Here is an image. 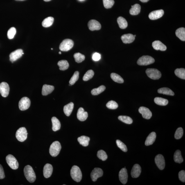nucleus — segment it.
<instances>
[{"mask_svg": "<svg viewBox=\"0 0 185 185\" xmlns=\"http://www.w3.org/2000/svg\"><path fill=\"white\" fill-rule=\"evenodd\" d=\"M104 7L106 8H110L114 5L115 1L114 0H103Z\"/></svg>", "mask_w": 185, "mask_h": 185, "instance_id": "45", "label": "nucleus"}, {"mask_svg": "<svg viewBox=\"0 0 185 185\" xmlns=\"http://www.w3.org/2000/svg\"><path fill=\"white\" fill-rule=\"evenodd\" d=\"M61 70L64 71L67 70L69 67V65L68 61L66 60H62L57 64Z\"/></svg>", "mask_w": 185, "mask_h": 185, "instance_id": "32", "label": "nucleus"}, {"mask_svg": "<svg viewBox=\"0 0 185 185\" xmlns=\"http://www.w3.org/2000/svg\"><path fill=\"white\" fill-rule=\"evenodd\" d=\"M156 138V134L155 132H152L149 135L145 142V145L149 146L153 144L155 142Z\"/></svg>", "mask_w": 185, "mask_h": 185, "instance_id": "23", "label": "nucleus"}, {"mask_svg": "<svg viewBox=\"0 0 185 185\" xmlns=\"http://www.w3.org/2000/svg\"><path fill=\"white\" fill-rule=\"evenodd\" d=\"M134 37H136V35H134Z\"/></svg>", "mask_w": 185, "mask_h": 185, "instance_id": "55", "label": "nucleus"}, {"mask_svg": "<svg viewBox=\"0 0 185 185\" xmlns=\"http://www.w3.org/2000/svg\"><path fill=\"white\" fill-rule=\"evenodd\" d=\"M44 1H51V0H44Z\"/></svg>", "mask_w": 185, "mask_h": 185, "instance_id": "53", "label": "nucleus"}, {"mask_svg": "<svg viewBox=\"0 0 185 185\" xmlns=\"http://www.w3.org/2000/svg\"><path fill=\"white\" fill-rule=\"evenodd\" d=\"M94 73L93 70H90L87 71L83 77V81H87L91 79L94 76Z\"/></svg>", "mask_w": 185, "mask_h": 185, "instance_id": "40", "label": "nucleus"}, {"mask_svg": "<svg viewBox=\"0 0 185 185\" xmlns=\"http://www.w3.org/2000/svg\"><path fill=\"white\" fill-rule=\"evenodd\" d=\"M59 54H62V53H61V52H59Z\"/></svg>", "mask_w": 185, "mask_h": 185, "instance_id": "54", "label": "nucleus"}, {"mask_svg": "<svg viewBox=\"0 0 185 185\" xmlns=\"http://www.w3.org/2000/svg\"><path fill=\"white\" fill-rule=\"evenodd\" d=\"M152 46L154 49L161 51H165L167 49V47L159 41H155L152 43Z\"/></svg>", "mask_w": 185, "mask_h": 185, "instance_id": "22", "label": "nucleus"}, {"mask_svg": "<svg viewBox=\"0 0 185 185\" xmlns=\"http://www.w3.org/2000/svg\"><path fill=\"white\" fill-rule=\"evenodd\" d=\"M158 92L160 94L174 96L175 94L171 89L167 87H163L158 89Z\"/></svg>", "mask_w": 185, "mask_h": 185, "instance_id": "30", "label": "nucleus"}, {"mask_svg": "<svg viewBox=\"0 0 185 185\" xmlns=\"http://www.w3.org/2000/svg\"><path fill=\"white\" fill-rule=\"evenodd\" d=\"M110 77L114 81L119 83H123L124 82V80L123 78L119 75L116 73H111Z\"/></svg>", "mask_w": 185, "mask_h": 185, "instance_id": "37", "label": "nucleus"}, {"mask_svg": "<svg viewBox=\"0 0 185 185\" xmlns=\"http://www.w3.org/2000/svg\"><path fill=\"white\" fill-rule=\"evenodd\" d=\"M118 118L120 121L127 124H131L133 123V120L132 119L128 116H120L118 117Z\"/></svg>", "mask_w": 185, "mask_h": 185, "instance_id": "39", "label": "nucleus"}, {"mask_svg": "<svg viewBox=\"0 0 185 185\" xmlns=\"http://www.w3.org/2000/svg\"><path fill=\"white\" fill-rule=\"evenodd\" d=\"M184 134V130L182 127H180L177 129L176 131L175 134V138L176 139L178 140L181 139Z\"/></svg>", "mask_w": 185, "mask_h": 185, "instance_id": "44", "label": "nucleus"}, {"mask_svg": "<svg viewBox=\"0 0 185 185\" xmlns=\"http://www.w3.org/2000/svg\"><path fill=\"white\" fill-rule=\"evenodd\" d=\"M155 162L156 165L159 169H164L165 166V160L164 157L161 154H159L156 156Z\"/></svg>", "mask_w": 185, "mask_h": 185, "instance_id": "10", "label": "nucleus"}, {"mask_svg": "<svg viewBox=\"0 0 185 185\" xmlns=\"http://www.w3.org/2000/svg\"><path fill=\"white\" fill-rule=\"evenodd\" d=\"M16 33V28L12 27L9 30L7 33V36L9 39H13Z\"/></svg>", "mask_w": 185, "mask_h": 185, "instance_id": "48", "label": "nucleus"}, {"mask_svg": "<svg viewBox=\"0 0 185 185\" xmlns=\"http://www.w3.org/2000/svg\"><path fill=\"white\" fill-rule=\"evenodd\" d=\"M28 133L24 127H21L18 129L16 133V138L20 142H23L27 138Z\"/></svg>", "mask_w": 185, "mask_h": 185, "instance_id": "7", "label": "nucleus"}, {"mask_svg": "<svg viewBox=\"0 0 185 185\" xmlns=\"http://www.w3.org/2000/svg\"><path fill=\"white\" fill-rule=\"evenodd\" d=\"M97 156L100 159L103 161H105L107 159L108 156L106 152L103 150H100L98 151Z\"/></svg>", "mask_w": 185, "mask_h": 185, "instance_id": "42", "label": "nucleus"}, {"mask_svg": "<svg viewBox=\"0 0 185 185\" xmlns=\"http://www.w3.org/2000/svg\"><path fill=\"white\" fill-rule=\"evenodd\" d=\"M88 115L87 112L84 111L83 108L80 107L79 109L77 114V118L80 121H83L87 120Z\"/></svg>", "mask_w": 185, "mask_h": 185, "instance_id": "18", "label": "nucleus"}, {"mask_svg": "<svg viewBox=\"0 0 185 185\" xmlns=\"http://www.w3.org/2000/svg\"><path fill=\"white\" fill-rule=\"evenodd\" d=\"M53 171V167L51 164L47 163L45 165L43 168V175L46 178L51 176Z\"/></svg>", "mask_w": 185, "mask_h": 185, "instance_id": "20", "label": "nucleus"}, {"mask_svg": "<svg viewBox=\"0 0 185 185\" xmlns=\"http://www.w3.org/2000/svg\"><path fill=\"white\" fill-rule=\"evenodd\" d=\"M174 160L176 163H180L184 161L181 152L180 150H177L175 152L174 155Z\"/></svg>", "mask_w": 185, "mask_h": 185, "instance_id": "33", "label": "nucleus"}, {"mask_svg": "<svg viewBox=\"0 0 185 185\" xmlns=\"http://www.w3.org/2000/svg\"><path fill=\"white\" fill-rule=\"evenodd\" d=\"M62 148L60 142L58 141L54 142L50 146L49 152L50 155L54 157L58 156Z\"/></svg>", "mask_w": 185, "mask_h": 185, "instance_id": "3", "label": "nucleus"}, {"mask_svg": "<svg viewBox=\"0 0 185 185\" xmlns=\"http://www.w3.org/2000/svg\"><path fill=\"white\" fill-rule=\"evenodd\" d=\"M154 102L158 105L162 106L168 105V101L167 100L159 97H156L154 99Z\"/></svg>", "mask_w": 185, "mask_h": 185, "instance_id": "34", "label": "nucleus"}, {"mask_svg": "<svg viewBox=\"0 0 185 185\" xmlns=\"http://www.w3.org/2000/svg\"><path fill=\"white\" fill-rule=\"evenodd\" d=\"M140 1L142 2L143 3H146L147 2H148L150 0H140Z\"/></svg>", "mask_w": 185, "mask_h": 185, "instance_id": "52", "label": "nucleus"}, {"mask_svg": "<svg viewBox=\"0 0 185 185\" xmlns=\"http://www.w3.org/2000/svg\"><path fill=\"white\" fill-rule=\"evenodd\" d=\"M103 175V171L101 168H96L92 170L91 174L92 180L95 182L99 178L102 177Z\"/></svg>", "mask_w": 185, "mask_h": 185, "instance_id": "12", "label": "nucleus"}, {"mask_svg": "<svg viewBox=\"0 0 185 185\" xmlns=\"http://www.w3.org/2000/svg\"><path fill=\"white\" fill-rule=\"evenodd\" d=\"M175 73L179 78L185 79V69L184 68H178L176 69Z\"/></svg>", "mask_w": 185, "mask_h": 185, "instance_id": "36", "label": "nucleus"}, {"mask_svg": "<svg viewBox=\"0 0 185 185\" xmlns=\"http://www.w3.org/2000/svg\"><path fill=\"white\" fill-rule=\"evenodd\" d=\"M73 56H74L75 62L78 63L83 62L85 59V56L79 53H75Z\"/></svg>", "mask_w": 185, "mask_h": 185, "instance_id": "41", "label": "nucleus"}, {"mask_svg": "<svg viewBox=\"0 0 185 185\" xmlns=\"http://www.w3.org/2000/svg\"><path fill=\"white\" fill-rule=\"evenodd\" d=\"M52 130L54 131L60 130L61 127V124L59 120L55 117L52 118Z\"/></svg>", "mask_w": 185, "mask_h": 185, "instance_id": "25", "label": "nucleus"}, {"mask_svg": "<svg viewBox=\"0 0 185 185\" xmlns=\"http://www.w3.org/2000/svg\"><path fill=\"white\" fill-rule=\"evenodd\" d=\"M70 175L72 179L77 182H80L82 178L81 170L78 166H73L70 171Z\"/></svg>", "mask_w": 185, "mask_h": 185, "instance_id": "2", "label": "nucleus"}, {"mask_svg": "<svg viewBox=\"0 0 185 185\" xmlns=\"http://www.w3.org/2000/svg\"><path fill=\"white\" fill-rule=\"evenodd\" d=\"M6 161L9 166L13 170L17 169L19 167V163L15 157L12 155H8L6 157Z\"/></svg>", "mask_w": 185, "mask_h": 185, "instance_id": "8", "label": "nucleus"}, {"mask_svg": "<svg viewBox=\"0 0 185 185\" xmlns=\"http://www.w3.org/2000/svg\"><path fill=\"white\" fill-rule=\"evenodd\" d=\"M179 178L180 180L183 182H185V172L184 170H181L179 173Z\"/></svg>", "mask_w": 185, "mask_h": 185, "instance_id": "49", "label": "nucleus"}, {"mask_svg": "<svg viewBox=\"0 0 185 185\" xmlns=\"http://www.w3.org/2000/svg\"><path fill=\"white\" fill-rule=\"evenodd\" d=\"M119 180L123 184H126L128 179L127 170L125 168H122L119 172Z\"/></svg>", "mask_w": 185, "mask_h": 185, "instance_id": "16", "label": "nucleus"}, {"mask_svg": "<svg viewBox=\"0 0 185 185\" xmlns=\"http://www.w3.org/2000/svg\"><path fill=\"white\" fill-rule=\"evenodd\" d=\"M30 105V99L27 97H23L19 102V109L22 111L26 110L29 108Z\"/></svg>", "mask_w": 185, "mask_h": 185, "instance_id": "9", "label": "nucleus"}, {"mask_svg": "<svg viewBox=\"0 0 185 185\" xmlns=\"http://www.w3.org/2000/svg\"><path fill=\"white\" fill-rule=\"evenodd\" d=\"M155 59L149 56H143L137 61V64L140 66H147L154 63Z\"/></svg>", "mask_w": 185, "mask_h": 185, "instance_id": "5", "label": "nucleus"}, {"mask_svg": "<svg viewBox=\"0 0 185 185\" xmlns=\"http://www.w3.org/2000/svg\"><path fill=\"white\" fill-rule=\"evenodd\" d=\"M106 89L105 86L102 85L97 88L93 89L91 91V94L93 96H97L102 93Z\"/></svg>", "mask_w": 185, "mask_h": 185, "instance_id": "38", "label": "nucleus"}, {"mask_svg": "<svg viewBox=\"0 0 185 185\" xmlns=\"http://www.w3.org/2000/svg\"><path fill=\"white\" fill-rule=\"evenodd\" d=\"M23 54H24V53H23L22 49H18L16 50L10 54V60L11 62L13 63L18 59L21 58Z\"/></svg>", "mask_w": 185, "mask_h": 185, "instance_id": "13", "label": "nucleus"}, {"mask_svg": "<svg viewBox=\"0 0 185 185\" xmlns=\"http://www.w3.org/2000/svg\"><path fill=\"white\" fill-rule=\"evenodd\" d=\"M117 22L120 28L121 29L126 28L128 25L126 19L122 17H119L118 18Z\"/></svg>", "mask_w": 185, "mask_h": 185, "instance_id": "31", "label": "nucleus"}, {"mask_svg": "<svg viewBox=\"0 0 185 185\" xmlns=\"http://www.w3.org/2000/svg\"><path fill=\"white\" fill-rule=\"evenodd\" d=\"M80 1H83V0H80Z\"/></svg>", "mask_w": 185, "mask_h": 185, "instance_id": "56", "label": "nucleus"}, {"mask_svg": "<svg viewBox=\"0 0 185 185\" xmlns=\"http://www.w3.org/2000/svg\"><path fill=\"white\" fill-rule=\"evenodd\" d=\"M164 13V11L162 9L154 11L149 14L148 17L152 20H155L162 17Z\"/></svg>", "mask_w": 185, "mask_h": 185, "instance_id": "14", "label": "nucleus"}, {"mask_svg": "<svg viewBox=\"0 0 185 185\" xmlns=\"http://www.w3.org/2000/svg\"><path fill=\"white\" fill-rule=\"evenodd\" d=\"M5 178L4 170L1 165L0 164V179H4Z\"/></svg>", "mask_w": 185, "mask_h": 185, "instance_id": "51", "label": "nucleus"}, {"mask_svg": "<svg viewBox=\"0 0 185 185\" xmlns=\"http://www.w3.org/2000/svg\"><path fill=\"white\" fill-rule=\"evenodd\" d=\"M142 171L141 168L139 164L134 165L131 171V176L133 178H137L139 177Z\"/></svg>", "mask_w": 185, "mask_h": 185, "instance_id": "19", "label": "nucleus"}, {"mask_svg": "<svg viewBox=\"0 0 185 185\" xmlns=\"http://www.w3.org/2000/svg\"><path fill=\"white\" fill-rule=\"evenodd\" d=\"M21 1H22V0H21Z\"/></svg>", "mask_w": 185, "mask_h": 185, "instance_id": "58", "label": "nucleus"}, {"mask_svg": "<svg viewBox=\"0 0 185 185\" xmlns=\"http://www.w3.org/2000/svg\"><path fill=\"white\" fill-rule=\"evenodd\" d=\"M106 107L108 108L111 109H115L118 108V105L116 102L111 100L109 101L106 104Z\"/></svg>", "mask_w": 185, "mask_h": 185, "instance_id": "46", "label": "nucleus"}, {"mask_svg": "<svg viewBox=\"0 0 185 185\" xmlns=\"http://www.w3.org/2000/svg\"><path fill=\"white\" fill-rule=\"evenodd\" d=\"M139 112L142 115L143 117L146 119H149L152 117V113L150 109L146 107H141L139 109Z\"/></svg>", "mask_w": 185, "mask_h": 185, "instance_id": "17", "label": "nucleus"}, {"mask_svg": "<svg viewBox=\"0 0 185 185\" xmlns=\"http://www.w3.org/2000/svg\"><path fill=\"white\" fill-rule=\"evenodd\" d=\"M51 49H52V50H53V48H51Z\"/></svg>", "mask_w": 185, "mask_h": 185, "instance_id": "57", "label": "nucleus"}, {"mask_svg": "<svg viewBox=\"0 0 185 185\" xmlns=\"http://www.w3.org/2000/svg\"><path fill=\"white\" fill-rule=\"evenodd\" d=\"M116 143L118 148L124 152H127V150L126 145L119 140H117Z\"/></svg>", "mask_w": 185, "mask_h": 185, "instance_id": "47", "label": "nucleus"}, {"mask_svg": "<svg viewBox=\"0 0 185 185\" xmlns=\"http://www.w3.org/2000/svg\"><path fill=\"white\" fill-rule=\"evenodd\" d=\"M54 89V87L53 86L44 84L42 88V94L43 96H47L51 94Z\"/></svg>", "mask_w": 185, "mask_h": 185, "instance_id": "24", "label": "nucleus"}, {"mask_svg": "<svg viewBox=\"0 0 185 185\" xmlns=\"http://www.w3.org/2000/svg\"><path fill=\"white\" fill-rule=\"evenodd\" d=\"M79 73L78 71H75L69 81V83L71 85H73L79 79Z\"/></svg>", "mask_w": 185, "mask_h": 185, "instance_id": "43", "label": "nucleus"}, {"mask_svg": "<svg viewBox=\"0 0 185 185\" xmlns=\"http://www.w3.org/2000/svg\"><path fill=\"white\" fill-rule=\"evenodd\" d=\"M131 8L130 10V14L132 15H137L140 12L141 7L139 4H135L131 6Z\"/></svg>", "mask_w": 185, "mask_h": 185, "instance_id": "27", "label": "nucleus"}, {"mask_svg": "<svg viewBox=\"0 0 185 185\" xmlns=\"http://www.w3.org/2000/svg\"><path fill=\"white\" fill-rule=\"evenodd\" d=\"M54 21V18L53 17H49L46 18L42 23V26L45 28L49 27L53 24Z\"/></svg>", "mask_w": 185, "mask_h": 185, "instance_id": "35", "label": "nucleus"}, {"mask_svg": "<svg viewBox=\"0 0 185 185\" xmlns=\"http://www.w3.org/2000/svg\"><path fill=\"white\" fill-rule=\"evenodd\" d=\"M74 45V42L71 39H66L61 43L59 46L61 51L67 52L72 49Z\"/></svg>", "mask_w": 185, "mask_h": 185, "instance_id": "4", "label": "nucleus"}, {"mask_svg": "<svg viewBox=\"0 0 185 185\" xmlns=\"http://www.w3.org/2000/svg\"><path fill=\"white\" fill-rule=\"evenodd\" d=\"M146 73L149 78L153 80H158L161 76V72L154 68H149L146 70Z\"/></svg>", "mask_w": 185, "mask_h": 185, "instance_id": "6", "label": "nucleus"}, {"mask_svg": "<svg viewBox=\"0 0 185 185\" xmlns=\"http://www.w3.org/2000/svg\"><path fill=\"white\" fill-rule=\"evenodd\" d=\"M24 174L25 177L28 182L33 183L35 182L36 178L35 172L33 168L30 165L25 166L24 169Z\"/></svg>", "mask_w": 185, "mask_h": 185, "instance_id": "1", "label": "nucleus"}, {"mask_svg": "<svg viewBox=\"0 0 185 185\" xmlns=\"http://www.w3.org/2000/svg\"><path fill=\"white\" fill-rule=\"evenodd\" d=\"M135 39L134 35L131 34H125L122 36L121 39L124 43L130 44L133 42Z\"/></svg>", "mask_w": 185, "mask_h": 185, "instance_id": "21", "label": "nucleus"}, {"mask_svg": "<svg viewBox=\"0 0 185 185\" xmlns=\"http://www.w3.org/2000/svg\"><path fill=\"white\" fill-rule=\"evenodd\" d=\"M176 35L181 41H185V28H178L176 31Z\"/></svg>", "mask_w": 185, "mask_h": 185, "instance_id": "28", "label": "nucleus"}, {"mask_svg": "<svg viewBox=\"0 0 185 185\" xmlns=\"http://www.w3.org/2000/svg\"><path fill=\"white\" fill-rule=\"evenodd\" d=\"M100 58H101V55L98 53H95L92 56V59L94 61H98L99 60Z\"/></svg>", "mask_w": 185, "mask_h": 185, "instance_id": "50", "label": "nucleus"}, {"mask_svg": "<svg viewBox=\"0 0 185 185\" xmlns=\"http://www.w3.org/2000/svg\"><path fill=\"white\" fill-rule=\"evenodd\" d=\"M10 88L7 83L3 82L0 84V93L1 96L6 98L8 96Z\"/></svg>", "mask_w": 185, "mask_h": 185, "instance_id": "11", "label": "nucleus"}, {"mask_svg": "<svg viewBox=\"0 0 185 185\" xmlns=\"http://www.w3.org/2000/svg\"><path fill=\"white\" fill-rule=\"evenodd\" d=\"M74 108V104L72 102L67 104L64 106V114L67 116L70 115Z\"/></svg>", "mask_w": 185, "mask_h": 185, "instance_id": "26", "label": "nucleus"}, {"mask_svg": "<svg viewBox=\"0 0 185 185\" xmlns=\"http://www.w3.org/2000/svg\"><path fill=\"white\" fill-rule=\"evenodd\" d=\"M78 140L81 145L83 146H88L90 138L85 136H82L78 138Z\"/></svg>", "mask_w": 185, "mask_h": 185, "instance_id": "29", "label": "nucleus"}, {"mask_svg": "<svg viewBox=\"0 0 185 185\" xmlns=\"http://www.w3.org/2000/svg\"><path fill=\"white\" fill-rule=\"evenodd\" d=\"M88 26L89 30L93 31L101 29V25L100 23L95 20H91L88 23Z\"/></svg>", "mask_w": 185, "mask_h": 185, "instance_id": "15", "label": "nucleus"}]
</instances>
